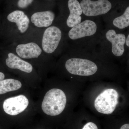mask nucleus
I'll list each match as a JSON object with an SVG mask.
<instances>
[{
	"instance_id": "1",
	"label": "nucleus",
	"mask_w": 129,
	"mask_h": 129,
	"mask_svg": "<svg viewBox=\"0 0 129 129\" xmlns=\"http://www.w3.org/2000/svg\"><path fill=\"white\" fill-rule=\"evenodd\" d=\"M102 31L97 19L89 18L71 28L67 35L73 48L86 49L95 45Z\"/></svg>"
},
{
	"instance_id": "2",
	"label": "nucleus",
	"mask_w": 129,
	"mask_h": 129,
	"mask_svg": "<svg viewBox=\"0 0 129 129\" xmlns=\"http://www.w3.org/2000/svg\"><path fill=\"white\" fill-rule=\"evenodd\" d=\"M125 35L113 28L106 29L102 31L96 42H99L100 49L110 50L114 55L118 57L122 56L125 49Z\"/></svg>"
},
{
	"instance_id": "3",
	"label": "nucleus",
	"mask_w": 129,
	"mask_h": 129,
	"mask_svg": "<svg viewBox=\"0 0 129 129\" xmlns=\"http://www.w3.org/2000/svg\"><path fill=\"white\" fill-rule=\"evenodd\" d=\"M67 101V97L63 91L58 89H52L45 95L42 108L47 115L56 116L64 110Z\"/></svg>"
},
{
	"instance_id": "4",
	"label": "nucleus",
	"mask_w": 129,
	"mask_h": 129,
	"mask_svg": "<svg viewBox=\"0 0 129 129\" xmlns=\"http://www.w3.org/2000/svg\"><path fill=\"white\" fill-rule=\"evenodd\" d=\"M65 67L70 73L79 76H91L98 70V67L94 62L81 58H70L65 63Z\"/></svg>"
},
{
	"instance_id": "5",
	"label": "nucleus",
	"mask_w": 129,
	"mask_h": 129,
	"mask_svg": "<svg viewBox=\"0 0 129 129\" xmlns=\"http://www.w3.org/2000/svg\"><path fill=\"white\" fill-rule=\"evenodd\" d=\"M119 95L113 89L105 90L95 100L94 106L98 112L109 115L112 113L118 103Z\"/></svg>"
},
{
	"instance_id": "6",
	"label": "nucleus",
	"mask_w": 129,
	"mask_h": 129,
	"mask_svg": "<svg viewBox=\"0 0 129 129\" xmlns=\"http://www.w3.org/2000/svg\"><path fill=\"white\" fill-rule=\"evenodd\" d=\"M80 3L83 15L88 18L105 15L112 8V3L109 0H81Z\"/></svg>"
},
{
	"instance_id": "7",
	"label": "nucleus",
	"mask_w": 129,
	"mask_h": 129,
	"mask_svg": "<svg viewBox=\"0 0 129 129\" xmlns=\"http://www.w3.org/2000/svg\"><path fill=\"white\" fill-rule=\"evenodd\" d=\"M62 32L60 28L52 25L44 31L42 41V48L46 53L51 54L55 51L61 43Z\"/></svg>"
},
{
	"instance_id": "8",
	"label": "nucleus",
	"mask_w": 129,
	"mask_h": 129,
	"mask_svg": "<svg viewBox=\"0 0 129 129\" xmlns=\"http://www.w3.org/2000/svg\"><path fill=\"white\" fill-rule=\"evenodd\" d=\"M29 101L25 96L20 95L6 99L3 104L5 112L11 115H16L22 112L27 108Z\"/></svg>"
},
{
	"instance_id": "9",
	"label": "nucleus",
	"mask_w": 129,
	"mask_h": 129,
	"mask_svg": "<svg viewBox=\"0 0 129 129\" xmlns=\"http://www.w3.org/2000/svg\"><path fill=\"white\" fill-rule=\"evenodd\" d=\"M68 7L69 13L66 19V24L69 30L83 21V14L78 0H68Z\"/></svg>"
},
{
	"instance_id": "10",
	"label": "nucleus",
	"mask_w": 129,
	"mask_h": 129,
	"mask_svg": "<svg viewBox=\"0 0 129 129\" xmlns=\"http://www.w3.org/2000/svg\"><path fill=\"white\" fill-rule=\"evenodd\" d=\"M16 51L19 57L24 59L38 57L42 52L40 47L33 42L18 45L16 47Z\"/></svg>"
},
{
	"instance_id": "11",
	"label": "nucleus",
	"mask_w": 129,
	"mask_h": 129,
	"mask_svg": "<svg viewBox=\"0 0 129 129\" xmlns=\"http://www.w3.org/2000/svg\"><path fill=\"white\" fill-rule=\"evenodd\" d=\"M55 18L54 12L47 11L35 13L31 16L30 21L37 27H48L53 23Z\"/></svg>"
},
{
	"instance_id": "12",
	"label": "nucleus",
	"mask_w": 129,
	"mask_h": 129,
	"mask_svg": "<svg viewBox=\"0 0 129 129\" xmlns=\"http://www.w3.org/2000/svg\"><path fill=\"white\" fill-rule=\"evenodd\" d=\"M7 18L9 22L16 24L20 33L24 34L28 30L30 21L28 16L22 11H14L8 15Z\"/></svg>"
},
{
	"instance_id": "13",
	"label": "nucleus",
	"mask_w": 129,
	"mask_h": 129,
	"mask_svg": "<svg viewBox=\"0 0 129 129\" xmlns=\"http://www.w3.org/2000/svg\"><path fill=\"white\" fill-rule=\"evenodd\" d=\"M6 62L7 67L12 69H19L27 73H31L33 70V67L30 63L13 53H8Z\"/></svg>"
},
{
	"instance_id": "14",
	"label": "nucleus",
	"mask_w": 129,
	"mask_h": 129,
	"mask_svg": "<svg viewBox=\"0 0 129 129\" xmlns=\"http://www.w3.org/2000/svg\"><path fill=\"white\" fill-rule=\"evenodd\" d=\"M112 27L118 30H122L129 26V7H127L122 14L112 20Z\"/></svg>"
},
{
	"instance_id": "15",
	"label": "nucleus",
	"mask_w": 129,
	"mask_h": 129,
	"mask_svg": "<svg viewBox=\"0 0 129 129\" xmlns=\"http://www.w3.org/2000/svg\"><path fill=\"white\" fill-rule=\"evenodd\" d=\"M21 87L22 84L19 81L12 79L3 80L0 81V95L16 90Z\"/></svg>"
},
{
	"instance_id": "16",
	"label": "nucleus",
	"mask_w": 129,
	"mask_h": 129,
	"mask_svg": "<svg viewBox=\"0 0 129 129\" xmlns=\"http://www.w3.org/2000/svg\"><path fill=\"white\" fill-rule=\"evenodd\" d=\"M34 0H19L17 5L19 7L21 8H26L32 4Z\"/></svg>"
},
{
	"instance_id": "17",
	"label": "nucleus",
	"mask_w": 129,
	"mask_h": 129,
	"mask_svg": "<svg viewBox=\"0 0 129 129\" xmlns=\"http://www.w3.org/2000/svg\"><path fill=\"white\" fill-rule=\"evenodd\" d=\"M82 129H98L96 125L92 122L87 123Z\"/></svg>"
},
{
	"instance_id": "18",
	"label": "nucleus",
	"mask_w": 129,
	"mask_h": 129,
	"mask_svg": "<svg viewBox=\"0 0 129 129\" xmlns=\"http://www.w3.org/2000/svg\"><path fill=\"white\" fill-rule=\"evenodd\" d=\"M127 35V36L126 37V39H125V45L126 47H127L128 49L129 47V35Z\"/></svg>"
},
{
	"instance_id": "19",
	"label": "nucleus",
	"mask_w": 129,
	"mask_h": 129,
	"mask_svg": "<svg viewBox=\"0 0 129 129\" xmlns=\"http://www.w3.org/2000/svg\"><path fill=\"white\" fill-rule=\"evenodd\" d=\"M120 129H129V124H126L122 125Z\"/></svg>"
},
{
	"instance_id": "20",
	"label": "nucleus",
	"mask_w": 129,
	"mask_h": 129,
	"mask_svg": "<svg viewBox=\"0 0 129 129\" xmlns=\"http://www.w3.org/2000/svg\"><path fill=\"white\" fill-rule=\"evenodd\" d=\"M5 78V75L3 73L0 72V81L3 80Z\"/></svg>"
},
{
	"instance_id": "21",
	"label": "nucleus",
	"mask_w": 129,
	"mask_h": 129,
	"mask_svg": "<svg viewBox=\"0 0 129 129\" xmlns=\"http://www.w3.org/2000/svg\"><path fill=\"white\" fill-rule=\"evenodd\" d=\"M49 1H51V0H49Z\"/></svg>"
}]
</instances>
